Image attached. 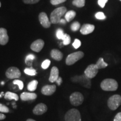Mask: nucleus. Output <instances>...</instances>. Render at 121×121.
<instances>
[{
    "label": "nucleus",
    "instance_id": "nucleus-1",
    "mask_svg": "<svg viewBox=\"0 0 121 121\" xmlns=\"http://www.w3.org/2000/svg\"><path fill=\"white\" fill-rule=\"evenodd\" d=\"M67 13V9L65 7H60L52 11L50 16V21L52 24L60 22L61 17Z\"/></svg>",
    "mask_w": 121,
    "mask_h": 121
},
{
    "label": "nucleus",
    "instance_id": "nucleus-2",
    "mask_svg": "<svg viewBox=\"0 0 121 121\" xmlns=\"http://www.w3.org/2000/svg\"><path fill=\"white\" fill-rule=\"evenodd\" d=\"M100 87L103 90L107 91H114L117 90L118 84L116 80L113 78H106L103 80L100 84Z\"/></svg>",
    "mask_w": 121,
    "mask_h": 121
},
{
    "label": "nucleus",
    "instance_id": "nucleus-3",
    "mask_svg": "<svg viewBox=\"0 0 121 121\" xmlns=\"http://www.w3.org/2000/svg\"><path fill=\"white\" fill-rule=\"evenodd\" d=\"M72 82L74 83H78L80 85L86 88L90 89L91 86V82L90 78H87L85 74L80 76H75L71 78Z\"/></svg>",
    "mask_w": 121,
    "mask_h": 121
},
{
    "label": "nucleus",
    "instance_id": "nucleus-4",
    "mask_svg": "<svg viewBox=\"0 0 121 121\" xmlns=\"http://www.w3.org/2000/svg\"><path fill=\"white\" fill-rule=\"evenodd\" d=\"M107 104L110 110H116L121 104V96L118 94L112 95L108 99Z\"/></svg>",
    "mask_w": 121,
    "mask_h": 121
},
{
    "label": "nucleus",
    "instance_id": "nucleus-5",
    "mask_svg": "<svg viewBox=\"0 0 121 121\" xmlns=\"http://www.w3.org/2000/svg\"><path fill=\"white\" fill-rule=\"evenodd\" d=\"M84 56V52L81 51H78L72 53L71 54H69L67 57L66 60V63L68 66H71L78 62V60H81Z\"/></svg>",
    "mask_w": 121,
    "mask_h": 121
},
{
    "label": "nucleus",
    "instance_id": "nucleus-6",
    "mask_svg": "<svg viewBox=\"0 0 121 121\" xmlns=\"http://www.w3.org/2000/svg\"><path fill=\"white\" fill-rule=\"evenodd\" d=\"M65 119L66 121H81V114L76 109H71L66 113Z\"/></svg>",
    "mask_w": 121,
    "mask_h": 121
},
{
    "label": "nucleus",
    "instance_id": "nucleus-7",
    "mask_svg": "<svg viewBox=\"0 0 121 121\" xmlns=\"http://www.w3.org/2000/svg\"><path fill=\"white\" fill-rule=\"evenodd\" d=\"M84 100V98L83 95L79 92L73 93L69 96V101L72 105L79 106L82 104Z\"/></svg>",
    "mask_w": 121,
    "mask_h": 121
},
{
    "label": "nucleus",
    "instance_id": "nucleus-8",
    "mask_svg": "<svg viewBox=\"0 0 121 121\" xmlns=\"http://www.w3.org/2000/svg\"><path fill=\"white\" fill-rule=\"evenodd\" d=\"M21 75L20 71L16 67H9L6 71V76L10 79H17L20 78Z\"/></svg>",
    "mask_w": 121,
    "mask_h": 121
},
{
    "label": "nucleus",
    "instance_id": "nucleus-9",
    "mask_svg": "<svg viewBox=\"0 0 121 121\" xmlns=\"http://www.w3.org/2000/svg\"><path fill=\"white\" fill-rule=\"evenodd\" d=\"M99 69L96 67L95 64L90 65L87 67L84 71V74L87 78H90V79L95 78L96 75L98 73Z\"/></svg>",
    "mask_w": 121,
    "mask_h": 121
},
{
    "label": "nucleus",
    "instance_id": "nucleus-10",
    "mask_svg": "<svg viewBox=\"0 0 121 121\" xmlns=\"http://www.w3.org/2000/svg\"><path fill=\"white\" fill-rule=\"evenodd\" d=\"M39 20L42 26H43L44 28H49L51 26V22L48 19L46 13H44V12L40 13V14L39 15Z\"/></svg>",
    "mask_w": 121,
    "mask_h": 121
},
{
    "label": "nucleus",
    "instance_id": "nucleus-11",
    "mask_svg": "<svg viewBox=\"0 0 121 121\" xmlns=\"http://www.w3.org/2000/svg\"><path fill=\"white\" fill-rule=\"evenodd\" d=\"M44 45V42L42 39H39L33 42L30 45V48L34 52H39L43 48Z\"/></svg>",
    "mask_w": 121,
    "mask_h": 121
},
{
    "label": "nucleus",
    "instance_id": "nucleus-12",
    "mask_svg": "<svg viewBox=\"0 0 121 121\" xmlns=\"http://www.w3.org/2000/svg\"><path fill=\"white\" fill-rule=\"evenodd\" d=\"M56 90V86L55 85H47L42 87L41 92L44 95H51Z\"/></svg>",
    "mask_w": 121,
    "mask_h": 121
},
{
    "label": "nucleus",
    "instance_id": "nucleus-13",
    "mask_svg": "<svg viewBox=\"0 0 121 121\" xmlns=\"http://www.w3.org/2000/svg\"><path fill=\"white\" fill-rule=\"evenodd\" d=\"M47 109V107L45 104L39 103L34 107L33 110V112L35 115H42L46 112Z\"/></svg>",
    "mask_w": 121,
    "mask_h": 121
},
{
    "label": "nucleus",
    "instance_id": "nucleus-14",
    "mask_svg": "<svg viewBox=\"0 0 121 121\" xmlns=\"http://www.w3.org/2000/svg\"><path fill=\"white\" fill-rule=\"evenodd\" d=\"M95 29V26L90 24H85L80 29V32L82 35H87L93 33Z\"/></svg>",
    "mask_w": 121,
    "mask_h": 121
},
{
    "label": "nucleus",
    "instance_id": "nucleus-15",
    "mask_svg": "<svg viewBox=\"0 0 121 121\" xmlns=\"http://www.w3.org/2000/svg\"><path fill=\"white\" fill-rule=\"evenodd\" d=\"M9 36L7 35V31L6 29L0 28V44L4 45L8 43Z\"/></svg>",
    "mask_w": 121,
    "mask_h": 121
},
{
    "label": "nucleus",
    "instance_id": "nucleus-16",
    "mask_svg": "<svg viewBox=\"0 0 121 121\" xmlns=\"http://www.w3.org/2000/svg\"><path fill=\"white\" fill-rule=\"evenodd\" d=\"M59 77L58 69L56 66H54L51 69V73L49 78V81L51 82H54L57 81Z\"/></svg>",
    "mask_w": 121,
    "mask_h": 121
},
{
    "label": "nucleus",
    "instance_id": "nucleus-17",
    "mask_svg": "<svg viewBox=\"0 0 121 121\" xmlns=\"http://www.w3.org/2000/svg\"><path fill=\"white\" fill-rule=\"evenodd\" d=\"M37 98V95L35 93L24 92L20 95V98L23 101H29L35 100Z\"/></svg>",
    "mask_w": 121,
    "mask_h": 121
},
{
    "label": "nucleus",
    "instance_id": "nucleus-18",
    "mask_svg": "<svg viewBox=\"0 0 121 121\" xmlns=\"http://www.w3.org/2000/svg\"><path fill=\"white\" fill-rule=\"evenodd\" d=\"M51 56L52 57V58H53L54 60H56L57 61H60V60L62 59L63 54L58 49H53L51 51Z\"/></svg>",
    "mask_w": 121,
    "mask_h": 121
},
{
    "label": "nucleus",
    "instance_id": "nucleus-19",
    "mask_svg": "<svg viewBox=\"0 0 121 121\" xmlns=\"http://www.w3.org/2000/svg\"><path fill=\"white\" fill-rule=\"evenodd\" d=\"M4 99L8 100H14L15 101H17L19 100V96L16 94L12 93L10 91H7L6 93L4 94Z\"/></svg>",
    "mask_w": 121,
    "mask_h": 121
},
{
    "label": "nucleus",
    "instance_id": "nucleus-20",
    "mask_svg": "<svg viewBox=\"0 0 121 121\" xmlns=\"http://www.w3.org/2000/svg\"><path fill=\"white\" fill-rule=\"evenodd\" d=\"M76 15V13L75 11L70 10V11H67L65 14V19L67 22H70L75 17Z\"/></svg>",
    "mask_w": 121,
    "mask_h": 121
},
{
    "label": "nucleus",
    "instance_id": "nucleus-21",
    "mask_svg": "<svg viewBox=\"0 0 121 121\" xmlns=\"http://www.w3.org/2000/svg\"><path fill=\"white\" fill-rule=\"evenodd\" d=\"M38 84V82L37 80H33L28 84V86H27L28 90L30 91H34L37 89Z\"/></svg>",
    "mask_w": 121,
    "mask_h": 121
},
{
    "label": "nucleus",
    "instance_id": "nucleus-22",
    "mask_svg": "<svg viewBox=\"0 0 121 121\" xmlns=\"http://www.w3.org/2000/svg\"><path fill=\"white\" fill-rule=\"evenodd\" d=\"M96 66L98 67V69H105V67H107L108 66V63L105 62L104 60V59L102 58H99V60H98V61L96 63Z\"/></svg>",
    "mask_w": 121,
    "mask_h": 121
},
{
    "label": "nucleus",
    "instance_id": "nucleus-23",
    "mask_svg": "<svg viewBox=\"0 0 121 121\" xmlns=\"http://www.w3.org/2000/svg\"><path fill=\"white\" fill-rule=\"evenodd\" d=\"M35 59V56L33 55L32 54H28L26 57L25 60V63L27 66H29V67H32V64H33V60Z\"/></svg>",
    "mask_w": 121,
    "mask_h": 121
},
{
    "label": "nucleus",
    "instance_id": "nucleus-24",
    "mask_svg": "<svg viewBox=\"0 0 121 121\" xmlns=\"http://www.w3.org/2000/svg\"><path fill=\"white\" fill-rule=\"evenodd\" d=\"M73 5L78 7H82L85 4V0H73L72 1Z\"/></svg>",
    "mask_w": 121,
    "mask_h": 121
},
{
    "label": "nucleus",
    "instance_id": "nucleus-25",
    "mask_svg": "<svg viewBox=\"0 0 121 121\" xmlns=\"http://www.w3.org/2000/svg\"><path fill=\"white\" fill-rule=\"evenodd\" d=\"M24 73L29 76H35L37 75V72L36 69L32 68H26L24 69Z\"/></svg>",
    "mask_w": 121,
    "mask_h": 121
},
{
    "label": "nucleus",
    "instance_id": "nucleus-26",
    "mask_svg": "<svg viewBox=\"0 0 121 121\" xmlns=\"http://www.w3.org/2000/svg\"><path fill=\"white\" fill-rule=\"evenodd\" d=\"M80 28V24L78 22H75L71 25V29L73 31H76Z\"/></svg>",
    "mask_w": 121,
    "mask_h": 121
},
{
    "label": "nucleus",
    "instance_id": "nucleus-27",
    "mask_svg": "<svg viewBox=\"0 0 121 121\" xmlns=\"http://www.w3.org/2000/svg\"><path fill=\"white\" fill-rule=\"evenodd\" d=\"M63 44L64 45H67L71 43V37L69 34H65L64 37L62 39Z\"/></svg>",
    "mask_w": 121,
    "mask_h": 121
},
{
    "label": "nucleus",
    "instance_id": "nucleus-28",
    "mask_svg": "<svg viewBox=\"0 0 121 121\" xmlns=\"http://www.w3.org/2000/svg\"><path fill=\"white\" fill-rule=\"evenodd\" d=\"M65 33L63 32V30L61 29H58L56 31V36L58 39H62V40L65 36Z\"/></svg>",
    "mask_w": 121,
    "mask_h": 121
},
{
    "label": "nucleus",
    "instance_id": "nucleus-29",
    "mask_svg": "<svg viewBox=\"0 0 121 121\" xmlns=\"http://www.w3.org/2000/svg\"><path fill=\"white\" fill-rule=\"evenodd\" d=\"M95 17L98 20H104L106 19V16L103 12H98L95 15Z\"/></svg>",
    "mask_w": 121,
    "mask_h": 121
},
{
    "label": "nucleus",
    "instance_id": "nucleus-30",
    "mask_svg": "<svg viewBox=\"0 0 121 121\" xmlns=\"http://www.w3.org/2000/svg\"><path fill=\"white\" fill-rule=\"evenodd\" d=\"M13 84H15V85H18V86H19L20 90H22V89H23V87H24V83H23V82H22V81H21V80H17V79L15 80L14 81H13Z\"/></svg>",
    "mask_w": 121,
    "mask_h": 121
},
{
    "label": "nucleus",
    "instance_id": "nucleus-31",
    "mask_svg": "<svg viewBox=\"0 0 121 121\" xmlns=\"http://www.w3.org/2000/svg\"><path fill=\"white\" fill-rule=\"evenodd\" d=\"M51 65V60H44L42 64V67L43 69H47L49 67V66Z\"/></svg>",
    "mask_w": 121,
    "mask_h": 121
},
{
    "label": "nucleus",
    "instance_id": "nucleus-32",
    "mask_svg": "<svg viewBox=\"0 0 121 121\" xmlns=\"http://www.w3.org/2000/svg\"><path fill=\"white\" fill-rule=\"evenodd\" d=\"M81 42L79 39H75V40H74V42L73 44H72V45H73V47L75 48V49H78V48L80 46H81Z\"/></svg>",
    "mask_w": 121,
    "mask_h": 121
},
{
    "label": "nucleus",
    "instance_id": "nucleus-33",
    "mask_svg": "<svg viewBox=\"0 0 121 121\" xmlns=\"http://www.w3.org/2000/svg\"><path fill=\"white\" fill-rule=\"evenodd\" d=\"M0 112L2 113H9V109L6 105L0 103Z\"/></svg>",
    "mask_w": 121,
    "mask_h": 121
},
{
    "label": "nucleus",
    "instance_id": "nucleus-34",
    "mask_svg": "<svg viewBox=\"0 0 121 121\" xmlns=\"http://www.w3.org/2000/svg\"><path fill=\"white\" fill-rule=\"evenodd\" d=\"M66 1L67 0H51V3L53 5H57L60 4H62Z\"/></svg>",
    "mask_w": 121,
    "mask_h": 121
},
{
    "label": "nucleus",
    "instance_id": "nucleus-35",
    "mask_svg": "<svg viewBox=\"0 0 121 121\" xmlns=\"http://www.w3.org/2000/svg\"><path fill=\"white\" fill-rule=\"evenodd\" d=\"M108 1V0H98V4L100 6V7L103 9L105 7L106 3Z\"/></svg>",
    "mask_w": 121,
    "mask_h": 121
},
{
    "label": "nucleus",
    "instance_id": "nucleus-36",
    "mask_svg": "<svg viewBox=\"0 0 121 121\" xmlns=\"http://www.w3.org/2000/svg\"><path fill=\"white\" fill-rule=\"evenodd\" d=\"M22 1L26 4H37L40 0H22Z\"/></svg>",
    "mask_w": 121,
    "mask_h": 121
},
{
    "label": "nucleus",
    "instance_id": "nucleus-37",
    "mask_svg": "<svg viewBox=\"0 0 121 121\" xmlns=\"http://www.w3.org/2000/svg\"><path fill=\"white\" fill-rule=\"evenodd\" d=\"M113 121H121V112H119L116 115Z\"/></svg>",
    "mask_w": 121,
    "mask_h": 121
},
{
    "label": "nucleus",
    "instance_id": "nucleus-38",
    "mask_svg": "<svg viewBox=\"0 0 121 121\" xmlns=\"http://www.w3.org/2000/svg\"><path fill=\"white\" fill-rule=\"evenodd\" d=\"M56 82H57V84H58L59 86H60V85L62 84V78L61 77L59 76L58 78V79L57 80V81H56Z\"/></svg>",
    "mask_w": 121,
    "mask_h": 121
},
{
    "label": "nucleus",
    "instance_id": "nucleus-39",
    "mask_svg": "<svg viewBox=\"0 0 121 121\" xmlns=\"http://www.w3.org/2000/svg\"><path fill=\"white\" fill-rule=\"evenodd\" d=\"M6 118V116L3 113H0V120H3V119Z\"/></svg>",
    "mask_w": 121,
    "mask_h": 121
},
{
    "label": "nucleus",
    "instance_id": "nucleus-40",
    "mask_svg": "<svg viewBox=\"0 0 121 121\" xmlns=\"http://www.w3.org/2000/svg\"><path fill=\"white\" fill-rule=\"evenodd\" d=\"M60 23H62V24H65L66 23V21H65V20H64V19H61V20H60Z\"/></svg>",
    "mask_w": 121,
    "mask_h": 121
},
{
    "label": "nucleus",
    "instance_id": "nucleus-41",
    "mask_svg": "<svg viewBox=\"0 0 121 121\" xmlns=\"http://www.w3.org/2000/svg\"><path fill=\"white\" fill-rule=\"evenodd\" d=\"M26 121H35L34 119H27Z\"/></svg>",
    "mask_w": 121,
    "mask_h": 121
},
{
    "label": "nucleus",
    "instance_id": "nucleus-42",
    "mask_svg": "<svg viewBox=\"0 0 121 121\" xmlns=\"http://www.w3.org/2000/svg\"><path fill=\"white\" fill-rule=\"evenodd\" d=\"M1 85H4V82H1Z\"/></svg>",
    "mask_w": 121,
    "mask_h": 121
},
{
    "label": "nucleus",
    "instance_id": "nucleus-43",
    "mask_svg": "<svg viewBox=\"0 0 121 121\" xmlns=\"http://www.w3.org/2000/svg\"><path fill=\"white\" fill-rule=\"evenodd\" d=\"M1 97H2V95L0 94V98H1Z\"/></svg>",
    "mask_w": 121,
    "mask_h": 121
},
{
    "label": "nucleus",
    "instance_id": "nucleus-44",
    "mask_svg": "<svg viewBox=\"0 0 121 121\" xmlns=\"http://www.w3.org/2000/svg\"><path fill=\"white\" fill-rule=\"evenodd\" d=\"M1 2H0V7H1Z\"/></svg>",
    "mask_w": 121,
    "mask_h": 121
},
{
    "label": "nucleus",
    "instance_id": "nucleus-45",
    "mask_svg": "<svg viewBox=\"0 0 121 121\" xmlns=\"http://www.w3.org/2000/svg\"><path fill=\"white\" fill-rule=\"evenodd\" d=\"M119 1H121V0H119Z\"/></svg>",
    "mask_w": 121,
    "mask_h": 121
}]
</instances>
